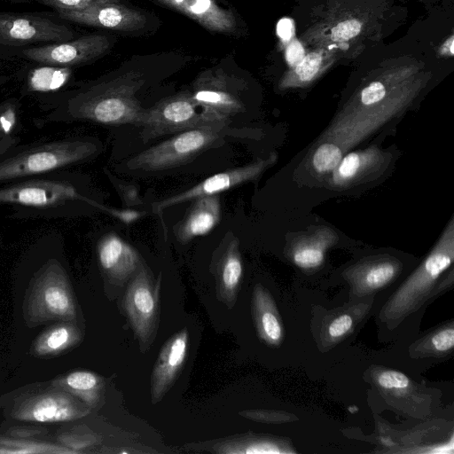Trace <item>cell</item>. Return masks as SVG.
<instances>
[{
    "mask_svg": "<svg viewBox=\"0 0 454 454\" xmlns=\"http://www.w3.org/2000/svg\"><path fill=\"white\" fill-rule=\"evenodd\" d=\"M118 190L126 204L133 206L141 203L138 191L131 185L118 184Z\"/></svg>",
    "mask_w": 454,
    "mask_h": 454,
    "instance_id": "f35d334b",
    "label": "cell"
},
{
    "mask_svg": "<svg viewBox=\"0 0 454 454\" xmlns=\"http://www.w3.org/2000/svg\"><path fill=\"white\" fill-rule=\"evenodd\" d=\"M33 305L45 317L71 319L75 305L65 268L57 257L48 258L40 267Z\"/></svg>",
    "mask_w": 454,
    "mask_h": 454,
    "instance_id": "ba28073f",
    "label": "cell"
},
{
    "mask_svg": "<svg viewBox=\"0 0 454 454\" xmlns=\"http://www.w3.org/2000/svg\"><path fill=\"white\" fill-rule=\"evenodd\" d=\"M211 271L215 276L216 296L228 309L237 301L243 277V262L239 239L227 234L213 256Z\"/></svg>",
    "mask_w": 454,
    "mask_h": 454,
    "instance_id": "4fadbf2b",
    "label": "cell"
},
{
    "mask_svg": "<svg viewBox=\"0 0 454 454\" xmlns=\"http://www.w3.org/2000/svg\"><path fill=\"white\" fill-rule=\"evenodd\" d=\"M110 42L103 35H90L76 40L55 43L25 50L23 54L35 62L70 67L88 62L104 54Z\"/></svg>",
    "mask_w": 454,
    "mask_h": 454,
    "instance_id": "8fae6325",
    "label": "cell"
},
{
    "mask_svg": "<svg viewBox=\"0 0 454 454\" xmlns=\"http://www.w3.org/2000/svg\"><path fill=\"white\" fill-rule=\"evenodd\" d=\"M239 415L251 420L264 423H283L297 420V417L293 414L265 410H247L239 411Z\"/></svg>",
    "mask_w": 454,
    "mask_h": 454,
    "instance_id": "1f68e13d",
    "label": "cell"
},
{
    "mask_svg": "<svg viewBox=\"0 0 454 454\" xmlns=\"http://www.w3.org/2000/svg\"><path fill=\"white\" fill-rule=\"evenodd\" d=\"M382 442L387 446L393 445V442L389 439L384 438Z\"/></svg>",
    "mask_w": 454,
    "mask_h": 454,
    "instance_id": "b9f144b4",
    "label": "cell"
},
{
    "mask_svg": "<svg viewBox=\"0 0 454 454\" xmlns=\"http://www.w3.org/2000/svg\"><path fill=\"white\" fill-rule=\"evenodd\" d=\"M388 160L387 154L376 145L350 152L343 155L331 173L329 184L334 189L350 187L382 171Z\"/></svg>",
    "mask_w": 454,
    "mask_h": 454,
    "instance_id": "ac0fdd59",
    "label": "cell"
},
{
    "mask_svg": "<svg viewBox=\"0 0 454 454\" xmlns=\"http://www.w3.org/2000/svg\"><path fill=\"white\" fill-rule=\"evenodd\" d=\"M221 127H202L185 130L151 146L127 163L131 170L154 172L182 165L215 145L222 138Z\"/></svg>",
    "mask_w": 454,
    "mask_h": 454,
    "instance_id": "5b68a950",
    "label": "cell"
},
{
    "mask_svg": "<svg viewBox=\"0 0 454 454\" xmlns=\"http://www.w3.org/2000/svg\"><path fill=\"white\" fill-rule=\"evenodd\" d=\"M377 383L384 389H405L410 386L411 381L400 372L387 370L379 374Z\"/></svg>",
    "mask_w": 454,
    "mask_h": 454,
    "instance_id": "d6a6232c",
    "label": "cell"
},
{
    "mask_svg": "<svg viewBox=\"0 0 454 454\" xmlns=\"http://www.w3.org/2000/svg\"><path fill=\"white\" fill-rule=\"evenodd\" d=\"M191 95L204 115L222 127L244 109L239 98L220 77L207 76L198 80Z\"/></svg>",
    "mask_w": 454,
    "mask_h": 454,
    "instance_id": "5bb4252c",
    "label": "cell"
},
{
    "mask_svg": "<svg viewBox=\"0 0 454 454\" xmlns=\"http://www.w3.org/2000/svg\"><path fill=\"white\" fill-rule=\"evenodd\" d=\"M338 241L337 233L326 226L297 239L291 249L293 262L301 269H314L322 264L326 250Z\"/></svg>",
    "mask_w": 454,
    "mask_h": 454,
    "instance_id": "603a6c76",
    "label": "cell"
},
{
    "mask_svg": "<svg viewBox=\"0 0 454 454\" xmlns=\"http://www.w3.org/2000/svg\"><path fill=\"white\" fill-rule=\"evenodd\" d=\"M287 62L291 66H296L304 57V50L298 41H293L286 51Z\"/></svg>",
    "mask_w": 454,
    "mask_h": 454,
    "instance_id": "74e56055",
    "label": "cell"
},
{
    "mask_svg": "<svg viewBox=\"0 0 454 454\" xmlns=\"http://www.w3.org/2000/svg\"><path fill=\"white\" fill-rule=\"evenodd\" d=\"M401 263L393 257L370 259L348 269V278L358 295L378 291L399 273Z\"/></svg>",
    "mask_w": 454,
    "mask_h": 454,
    "instance_id": "7402d4cb",
    "label": "cell"
},
{
    "mask_svg": "<svg viewBox=\"0 0 454 454\" xmlns=\"http://www.w3.org/2000/svg\"><path fill=\"white\" fill-rule=\"evenodd\" d=\"M387 97L385 85L380 82H372L360 92L359 103L348 106L347 108H364L383 101Z\"/></svg>",
    "mask_w": 454,
    "mask_h": 454,
    "instance_id": "f546056e",
    "label": "cell"
},
{
    "mask_svg": "<svg viewBox=\"0 0 454 454\" xmlns=\"http://www.w3.org/2000/svg\"><path fill=\"white\" fill-rule=\"evenodd\" d=\"M279 441L256 434H237L214 441L190 443L189 450L207 451L218 454H271L294 452L286 450Z\"/></svg>",
    "mask_w": 454,
    "mask_h": 454,
    "instance_id": "ffe728a7",
    "label": "cell"
},
{
    "mask_svg": "<svg viewBox=\"0 0 454 454\" xmlns=\"http://www.w3.org/2000/svg\"><path fill=\"white\" fill-rule=\"evenodd\" d=\"M342 150L330 141L319 142L311 157V164L316 173L331 174L343 157Z\"/></svg>",
    "mask_w": 454,
    "mask_h": 454,
    "instance_id": "f1b7e54d",
    "label": "cell"
},
{
    "mask_svg": "<svg viewBox=\"0 0 454 454\" xmlns=\"http://www.w3.org/2000/svg\"><path fill=\"white\" fill-rule=\"evenodd\" d=\"M277 158V154L272 153L267 159L215 174L183 192L157 202L153 210L160 214L171 206L193 200L201 196L219 195L223 192L253 181L274 164Z\"/></svg>",
    "mask_w": 454,
    "mask_h": 454,
    "instance_id": "9c48e42d",
    "label": "cell"
},
{
    "mask_svg": "<svg viewBox=\"0 0 454 454\" xmlns=\"http://www.w3.org/2000/svg\"><path fill=\"white\" fill-rule=\"evenodd\" d=\"M361 30V24L356 20H345L332 29V38L334 41H346L356 35Z\"/></svg>",
    "mask_w": 454,
    "mask_h": 454,
    "instance_id": "d590c367",
    "label": "cell"
},
{
    "mask_svg": "<svg viewBox=\"0 0 454 454\" xmlns=\"http://www.w3.org/2000/svg\"><path fill=\"white\" fill-rule=\"evenodd\" d=\"M98 257L103 272L115 284L132 278L142 264L137 251L115 233H107L99 239Z\"/></svg>",
    "mask_w": 454,
    "mask_h": 454,
    "instance_id": "2e32d148",
    "label": "cell"
},
{
    "mask_svg": "<svg viewBox=\"0 0 454 454\" xmlns=\"http://www.w3.org/2000/svg\"><path fill=\"white\" fill-rule=\"evenodd\" d=\"M189 351V331L176 332L162 346L151 375V401L160 402L178 378Z\"/></svg>",
    "mask_w": 454,
    "mask_h": 454,
    "instance_id": "7c38bea8",
    "label": "cell"
},
{
    "mask_svg": "<svg viewBox=\"0 0 454 454\" xmlns=\"http://www.w3.org/2000/svg\"><path fill=\"white\" fill-rule=\"evenodd\" d=\"M353 325V318L343 314L336 317L328 327V333L333 338H340L346 334Z\"/></svg>",
    "mask_w": 454,
    "mask_h": 454,
    "instance_id": "8d00e7d4",
    "label": "cell"
},
{
    "mask_svg": "<svg viewBox=\"0 0 454 454\" xmlns=\"http://www.w3.org/2000/svg\"><path fill=\"white\" fill-rule=\"evenodd\" d=\"M322 57L317 52L309 53L295 66L294 74L301 82H309L319 70Z\"/></svg>",
    "mask_w": 454,
    "mask_h": 454,
    "instance_id": "4dcf8cb0",
    "label": "cell"
},
{
    "mask_svg": "<svg viewBox=\"0 0 454 454\" xmlns=\"http://www.w3.org/2000/svg\"><path fill=\"white\" fill-rule=\"evenodd\" d=\"M7 77L0 75V85L4 84L5 82H7Z\"/></svg>",
    "mask_w": 454,
    "mask_h": 454,
    "instance_id": "7bdbcfd3",
    "label": "cell"
},
{
    "mask_svg": "<svg viewBox=\"0 0 454 454\" xmlns=\"http://www.w3.org/2000/svg\"><path fill=\"white\" fill-rule=\"evenodd\" d=\"M176 10L205 28L215 32H232L235 18L227 10L221 8L215 0H153Z\"/></svg>",
    "mask_w": 454,
    "mask_h": 454,
    "instance_id": "44dd1931",
    "label": "cell"
},
{
    "mask_svg": "<svg viewBox=\"0 0 454 454\" xmlns=\"http://www.w3.org/2000/svg\"><path fill=\"white\" fill-rule=\"evenodd\" d=\"M90 409L66 393L46 394L24 403L16 412L19 419L36 422H59L80 419Z\"/></svg>",
    "mask_w": 454,
    "mask_h": 454,
    "instance_id": "e0dca14e",
    "label": "cell"
},
{
    "mask_svg": "<svg viewBox=\"0 0 454 454\" xmlns=\"http://www.w3.org/2000/svg\"><path fill=\"white\" fill-rule=\"evenodd\" d=\"M80 340V333L70 325H61L51 330L36 345L39 353L48 354L62 350Z\"/></svg>",
    "mask_w": 454,
    "mask_h": 454,
    "instance_id": "83f0119b",
    "label": "cell"
},
{
    "mask_svg": "<svg viewBox=\"0 0 454 454\" xmlns=\"http://www.w3.org/2000/svg\"><path fill=\"white\" fill-rule=\"evenodd\" d=\"M348 411H350V413H356V412H357L358 408L356 406H350V407H348Z\"/></svg>",
    "mask_w": 454,
    "mask_h": 454,
    "instance_id": "60d3db41",
    "label": "cell"
},
{
    "mask_svg": "<svg viewBox=\"0 0 454 454\" xmlns=\"http://www.w3.org/2000/svg\"><path fill=\"white\" fill-rule=\"evenodd\" d=\"M82 207L107 210L67 170L0 184V215L12 219H54L74 215Z\"/></svg>",
    "mask_w": 454,
    "mask_h": 454,
    "instance_id": "7a4b0ae2",
    "label": "cell"
},
{
    "mask_svg": "<svg viewBox=\"0 0 454 454\" xmlns=\"http://www.w3.org/2000/svg\"><path fill=\"white\" fill-rule=\"evenodd\" d=\"M20 103L17 98L0 102V156L20 145Z\"/></svg>",
    "mask_w": 454,
    "mask_h": 454,
    "instance_id": "484cf974",
    "label": "cell"
},
{
    "mask_svg": "<svg viewBox=\"0 0 454 454\" xmlns=\"http://www.w3.org/2000/svg\"><path fill=\"white\" fill-rule=\"evenodd\" d=\"M48 5L55 9L83 10L94 5L118 3V0H43Z\"/></svg>",
    "mask_w": 454,
    "mask_h": 454,
    "instance_id": "836d02e7",
    "label": "cell"
},
{
    "mask_svg": "<svg viewBox=\"0 0 454 454\" xmlns=\"http://www.w3.org/2000/svg\"><path fill=\"white\" fill-rule=\"evenodd\" d=\"M72 32L65 26L39 16L0 13V43L23 45L39 42L70 40Z\"/></svg>",
    "mask_w": 454,
    "mask_h": 454,
    "instance_id": "30bf717a",
    "label": "cell"
},
{
    "mask_svg": "<svg viewBox=\"0 0 454 454\" xmlns=\"http://www.w3.org/2000/svg\"><path fill=\"white\" fill-rule=\"evenodd\" d=\"M71 69L67 67L48 66L32 70L27 79L25 90L31 94L57 93L71 77Z\"/></svg>",
    "mask_w": 454,
    "mask_h": 454,
    "instance_id": "d4e9b609",
    "label": "cell"
},
{
    "mask_svg": "<svg viewBox=\"0 0 454 454\" xmlns=\"http://www.w3.org/2000/svg\"><path fill=\"white\" fill-rule=\"evenodd\" d=\"M252 314L258 336L269 345H278L284 336L282 322L272 297L261 285L254 288Z\"/></svg>",
    "mask_w": 454,
    "mask_h": 454,
    "instance_id": "cb8c5ba5",
    "label": "cell"
},
{
    "mask_svg": "<svg viewBox=\"0 0 454 454\" xmlns=\"http://www.w3.org/2000/svg\"><path fill=\"white\" fill-rule=\"evenodd\" d=\"M432 348L437 353H446L454 346L453 326L445 327L435 333L430 339Z\"/></svg>",
    "mask_w": 454,
    "mask_h": 454,
    "instance_id": "e575fe53",
    "label": "cell"
},
{
    "mask_svg": "<svg viewBox=\"0 0 454 454\" xmlns=\"http://www.w3.org/2000/svg\"><path fill=\"white\" fill-rule=\"evenodd\" d=\"M160 286L161 273L155 278L142 262L123 296L122 307L142 352L149 349L157 333Z\"/></svg>",
    "mask_w": 454,
    "mask_h": 454,
    "instance_id": "8992f818",
    "label": "cell"
},
{
    "mask_svg": "<svg viewBox=\"0 0 454 454\" xmlns=\"http://www.w3.org/2000/svg\"><path fill=\"white\" fill-rule=\"evenodd\" d=\"M277 32L279 37L285 41L290 40L294 34V26L292 20L285 18L278 21Z\"/></svg>",
    "mask_w": 454,
    "mask_h": 454,
    "instance_id": "ab89813d",
    "label": "cell"
},
{
    "mask_svg": "<svg viewBox=\"0 0 454 454\" xmlns=\"http://www.w3.org/2000/svg\"><path fill=\"white\" fill-rule=\"evenodd\" d=\"M193 200L183 219L175 227L176 236L183 243L208 234L221 218L219 195L201 196Z\"/></svg>",
    "mask_w": 454,
    "mask_h": 454,
    "instance_id": "d6986e66",
    "label": "cell"
},
{
    "mask_svg": "<svg viewBox=\"0 0 454 454\" xmlns=\"http://www.w3.org/2000/svg\"><path fill=\"white\" fill-rule=\"evenodd\" d=\"M454 259V221L451 217L437 243L396 292L385 303L380 318L390 325L418 310L433 293L440 276Z\"/></svg>",
    "mask_w": 454,
    "mask_h": 454,
    "instance_id": "277c9868",
    "label": "cell"
},
{
    "mask_svg": "<svg viewBox=\"0 0 454 454\" xmlns=\"http://www.w3.org/2000/svg\"><path fill=\"white\" fill-rule=\"evenodd\" d=\"M100 147L98 140L84 137L19 145L0 156V184L67 170L94 158Z\"/></svg>",
    "mask_w": 454,
    "mask_h": 454,
    "instance_id": "3957f363",
    "label": "cell"
},
{
    "mask_svg": "<svg viewBox=\"0 0 454 454\" xmlns=\"http://www.w3.org/2000/svg\"><path fill=\"white\" fill-rule=\"evenodd\" d=\"M56 10L61 18L69 21L121 31L140 29L146 22L144 14L118 3L98 4L83 10Z\"/></svg>",
    "mask_w": 454,
    "mask_h": 454,
    "instance_id": "9a60e30c",
    "label": "cell"
},
{
    "mask_svg": "<svg viewBox=\"0 0 454 454\" xmlns=\"http://www.w3.org/2000/svg\"><path fill=\"white\" fill-rule=\"evenodd\" d=\"M66 385L87 405L95 407L102 398L105 381L99 375L87 371H77L66 378Z\"/></svg>",
    "mask_w": 454,
    "mask_h": 454,
    "instance_id": "4316f807",
    "label": "cell"
},
{
    "mask_svg": "<svg viewBox=\"0 0 454 454\" xmlns=\"http://www.w3.org/2000/svg\"><path fill=\"white\" fill-rule=\"evenodd\" d=\"M140 86V81L121 78L70 93L57 94L42 102L43 114L35 117L33 123L39 129L53 123L74 121L139 126L145 110L136 98Z\"/></svg>",
    "mask_w": 454,
    "mask_h": 454,
    "instance_id": "6da1fadb",
    "label": "cell"
},
{
    "mask_svg": "<svg viewBox=\"0 0 454 454\" xmlns=\"http://www.w3.org/2000/svg\"><path fill=\"white\" fill-rule=\"evenodd\" d=\"M198 108L189 91L160 100L145 110L139 124L141 139L147 143L157 137L197 128H224L211 122Z\"/></svg>",
    "mask_w": 454,
    "mask_h": 454,
    "instance_id": "52a82bcc",
    "label": "cell"
}]
</instances>
